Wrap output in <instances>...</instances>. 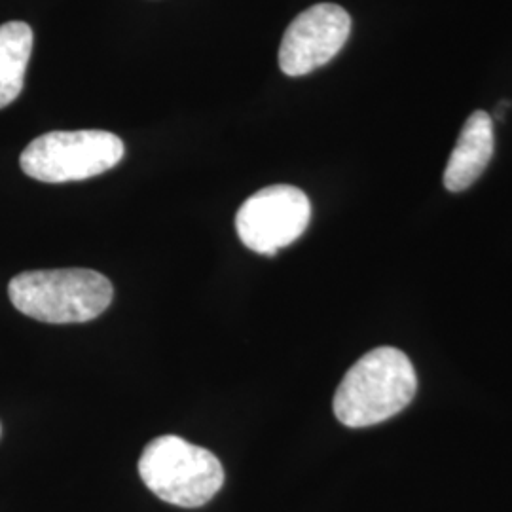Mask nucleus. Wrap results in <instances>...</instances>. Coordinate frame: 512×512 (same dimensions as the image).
Returning <instances> with one entry per match:
<instances>
[{
	"mask_svg": "<svg viewBox=\"0 0 512 512\" xmlns=\"http://www.w3.org/2000/svg\"><path fill=\"white\" fill-rule=\"evenodd\" d=\"M33 40V29L23 21L0 25V109L12 105L23 90Z\"/></svg>",
	"mask_w": 512,
	"mask_h": 512,
	"instance_id": "obj_8",
	"label": "nucleus"
},
{
	"mask_svg": "<svg viewBox=\"0 0 512 512\" xmlns=\"http://www.w3.org/2000/svg\"><path fill=\"white\" fill-rule=\"evenodd\" d=\"M0 431H2V429H0Z\"/></svg>",
	"mask_w": 512,
	"mask_h": 512,
	"instance_id": "obj_9",
	"label": "nucleus"
},
{
	"mask_svg": "<svg viewBox=\"0 0 512 512\" xmlns=\"http://www.w3.org/2000/svg\"><path fill=\"white\" fill-rule=\"evenodd\" d=\"M351 18L338 4H315L296 16L279 46V69L304 76L327 65L348 42Z\"/></svg>",
	"mask_w": 512,
	"mask_h": 512,
	"instance_id": "obj_6",
	"label": "nucleus"
},
{
	"mask_svg": "<svg viewBox=\"0 0 512 512\" xmlns=\"http://www.w3.org/2000/svg\"><path fill=\"white\" fill-rule=\"evenodd\" d=\"M16 310L40 323H88L107 310L114 296L109 279L84 268L18 274L8 285Z\"/></svg>",
	"mask_w": 512,
	"mask_h": 512,
	"instance_id": "obj_2",
	"label": "nucleus"
},
{
	"mask_svg": "<svg viewBox=\"0 0 512 512\" xmlns=\"http://www.w3.org/2000/svg\"><path fill=\"white\" fill-rule=\"evenodd\" d=\"M124 152L122 139L109 131H50L27 145L19 165L40 183H73L109 171L120 164Z\"/></svg>",
	"mask_w": 512,
	"mask_h": 512,
	"instance_id": "obj_4",
	"label": "nucleus"
},
{
	"mask_svg": "<svg viewBox=\"0 0 512 512\" xmlns=\"http://www.w3.org/2000/svg\"><path fill=\"white\" fill-rule=\"evenodd\" d=\"M418 389L416 370L401 349L368 351L351 366L334 395V414L351 429L397 416Z\"/></svg>",
	"mask_w": 512,
	"mask_h": 512,
	"instance_id": "obj_1",
	"label": "nucleus"
},
{
	"mask_svg": "<svg viewBox=\"0 0 512 512\" xmlns=\"http://www.w3.org/2000/svg\"><path fill=\"white\" fill-rule=\"evenodd\" d=\"M310 219L311 203L300 188L274 184L258 190L239 207L236 230L247 249L274 256L306 232Z\"/></svg>",
	"mask_w": 512,
	"mask_h": 512,
	"instance_id": "obj_5",
	"label": "nucleus"
},
{
	"mask_svg": "<svg viewBox=\"0 0 512 512\" xmlns=\"http://www.w3.org/2000/svg\"><path fill=\"white\" fill-rule=\"evenodd\" d=\"M139 475L152 494L183 509L203 507L224 484L220 459L175 435L148 442L139 459Z\"/></svg>",
	"mask_w": 512,
	"mask_h": 512,
	"instance_id": "obj_3",
	"label": "nucleus"
},
{
	"mask_svg": "<svg viewBox=\"0 0 512 512\" xmlns=\"http://www.w3.org/2000/svg\"><path fill=\"white\" fill-rule=\"evenodd\" d=\"M494 120L488 112L476 110L459 133L456 148L444 171V186L450 192H463L475 184L494 156Z\"/></svg>",
	"mask_w": 512,
	"mask_h": 512,
	"instance_id": "obj_7",
	"label": "nucleus"
}]
</instances>
